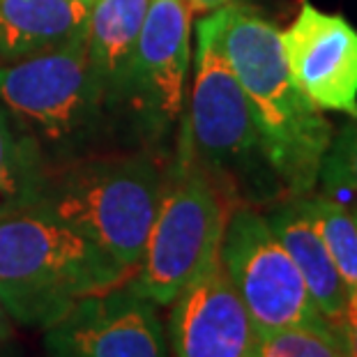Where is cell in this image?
Instances as JSON below:
<instances>
[{"mask_svg":"<svg viewBox=\"0 0 357 357\" xmlns=\"http://www.w3.org/2000/svg\"><path fill=\"white\" fill-rule=\"evenodd\" d=\"M205 17L252 106L272 173L293 196H307L321 176L334 132L291 79L279 30L238 0Z\"/></svg>","mask_w":357,"mask_h":357,"instance_id":"6da1fadb","label":"cell"},{"mask_svg":"<svg viewBox=\"0 0 357 357\" xmlns=\"http://www.w3.org/2000/svg\"><path fill=\"white\" fill-rule=\"evenodd\" d=\"M129 275L44 205L0 215V300L26 328H49L88 295Z\"/></svg>","mask_w":357,"mask_h":357,"instance_id":"7a4b0ae2","label":"cell"},{"mask_svg":"<svg viewBox=\"0 0 357 357\" xmlns=\"http://www.w3.org/2000/svg\"><path fill=\"white\" fill-rule=\"evenodd\" d=\"M164 171L148 155L72 159L49 169L40 205L104 249L129 277L155 222Z\"/></svg>","mask_w":357,"mask_h":357,"instance_id":"3957f363","label":"cell"},{"mask_svg":"<svg viewBox=\"0 0 357 357\" xmlns=\"http://www.w3.org/2000/svg\"><path fill=\"white\" fill-rule=\"evenodd\" d=\"M226 205L215 178L180 132L176 157L164 171L155 222L150 226L134 284L157 307H169L182 288L219 256Z\"/></svg>","mask_w":357,"mask_h":357,"instance_id":"277c9868","label":"cell"},{"mask_svg":"<svg viewBox=\"0 0 357 357\" xmlns=\"http://www.w3.org/2000/svg\"><path fill=\"white\" fill-rule=\"evenodd\" d=\"M0 106L47 150L74 155L109 109L86 33L49 51L0 65Z\"/></svg>","mask_w":357,"mask_h":357,"instance_id":"5b68a950","label":"cell"},{"mask_svg":"<svg viewBox=\"0 0 357 357\" xmlns=\"http://www.w3.org/2000/svg\"><path fill=\"white\" fill-rule=\"evenodd\" d=\"M196 35L194 83L187 113L182 116V132L219 185V180L245 176L258 162L268 164V159L252 106L205 14L196 26Z\"/></svg>","mask_w":357,"mask_h":357,"instance_id":"8992f818","label":"cell"},{"mask_svg":"<svg viewBox=\"0 0 357 357\" xmlns=\"http://www.w3.org/2000/svg\"><path fill=\"white\" fill-rule=\"evenodd\" d=\"M219 258L258 332L325 321L293 258L261 212L252 208L231 212Z\"/></svg>","mask_w":357,"mask_h":357,"instance_id":"52a82bcc","label":"cell"},{"mask_svg":"<svg viewBox=\"0 0 357 357\" xmlns=\"http://www.w3.org/2000/svg\"><path fill=\"white\" fill-rule=\"evenodd\" d=\"M47 357H171L157 305L132 277L77 302L44 328Z\"/></svg>","mask_w":357,"mask_h":357,"instance_id":"ba28073f","label":"cell"},{"mask_svg":"<svg viewBox=\"0 0 357 357\" xmlns=\"http://www.w3.org/2000/svg\"><path fill=\"white\" fill-rule=\"evenodd\" d=\"M192 14L187 0H150L143 19L125 104L155 132H166L185 111Z\"/></svg>","mask_w":357,"mask_h":357,"instance_id":"9c48e42d","label":"cell"},{"mask_svg":"<svg viewBox=\"0 0 357 357\" xmlns=\"http://www.w3.org/2000/svg\"><path fill=\"white\" fill-rule=\"evenodd\" d=\"M279 37L286 67L302 95L321 111L357 118V30L339 14L302 3Z\"/></svg>","mask_w":357,"mask_h":357,"instance_id":"30bf717a","label":"cell"},{"mask_svg":"<svg viewBox=\"0 0 357 357\" xmlns=\"http://www.w3.org/2000/svg\"><path fill=\"white\" fill-rule=\"evenodd\" d=\"M166 337L173 357H252L258 330L219 256L171 302Z\"/></svg>","mask_w":357,"mask_h":357,"instance_id":"8fae6325","label":"cell"},{"mask_svg":"<svg viewBox=\"0 0 357 357\" xmlns=\"http://www.w3.org/2000/svg\"><path fill=\"white\" fill-rule=\"evenodd\" d=\"M93 0H0V65L86 33Z\"/></svg>","mask_w":357,"mask_h":357,"instance_id":"7c38bea8","label":"cell"},{"mask_svg":"<svg viewBox=\"0 0 357 357\" xmlns=\"http://www.w3.org/2000/svg\"><path fill=\"white\" fill-rule=\"evenodd\" d=\"M272 231L284 245L295 268L300 270L307 284L311 300L316 302L321 316L341 332V321L346 314L348 288L341 279L337 265L325 249L321 235L307 217L300 199H295L279 208L268 217Z\"/></svg>","mask_w":357,"mask_h":357,"instance_id":"4fadbf2b","label":"cell"},{"mask_svg":"<svg viewBox=\"0 0 357 357\" xmlns=\"http://www.w3.org/2000/svg\"><path fill=\"white\" fill-rule=\"evenodd\" d=\"M150 0H93L86 24L90 58L100 72L106 100L125 102L132 58Z\"/></svg>","mask_w":357,"mask_h":357,"instance_id":"5bb4252c","label":"cell"},{"mask_svg":"<svg viewBox=\"0 0 357 357\" xmlns=\"http://www.w3.org/2000/svg\"><path fill=\"white\" fill-rule=\"evenodd\" d=\"M47 176L42 146L0 106V215L40 201Z\"/></svg>","mask_w":357,"mask_h":357,"instance_id":"9a60e30c","label":"cell"},{"mask_svg":"<svg viewBox=\"0 0 357 357\" xmlns=\"http://www.w3.org/2000/svg\"><path fill=\"white\" fill-rule=\"evenodd\" d=\"M348 291L357 288V224L334 196H298Z\"/></svg>","mask_w":357,"mask_h":357,"instance_id":"2e32d148","label":"cell"},{"mask_svg":"<svg viewBox=\"0 0 357 357\" xmlns=\"http://www.w3.org/2000/svg\"><path fill=\"white\" fill-rule=\"evenodd\" d=\"M252 357H346L341 332L323 323L258 332Z\"/></svg>","mask_w":357,"mask_h":357,"instance_id":"e0dca14e","label":"cell"},{"mask_svg":"<svg viewBox=\"0 0 357 357\" xmlns=\"http://www.w3.org/2000/svg\"><path fill=\"white\" fill-rule=\"evenodd\" d=\"M318 178H323L325 194H334L337 189L357 194V118L332 139Z\"/></svg>","mask_w":357,"mask_h":357,"instance_id":"ac0fdd59","label":"cell"},{"mask_svg":"<svg viewBox=\"0 0 357 357\" xmlns=\"http://www.w3.org/2000/svg\"><path fill=\"white\" fill-rule=\"evenodd\" d=\"M341 337H344L346 357H357V288L348 291L346 314L341 321Z\"/></svg>","mask_w":357,"mask_h":357,"instance_id":"d6986e66","label":"cell"},{"mask_svg":"<svg viewBox=\"0 0 357 357\" xmlns=\"http://www.w3.org/2000/svg\"><path fill=\"white\" fill-rule=\"evenodd\" d=\"M189 7H192V12L196 14H208L212 10H219V7L233 3V0H187Z\"/></svg>","mask_w":357,"mask_h":357,"instance_id":"ffe728a7","label":"cell"},{"mask_svg":"<svg viewBox=\"0 0 357 357\" xmlns=\"http://www.w3.org/2000/svg\"><path fill=\"white\" fill-rule=\"evenodd\" d=\"M10 314L5 311V305L3 300H0V348H3V344L7 339H10Z\"/></svg>","mask_w":357,"mask_h":357,"instance_id":"44dd1931","label":"cell"},{"mask_svg":"<svg viewBox=\"0 0 357 357\" xmlns=\"http://www.w3.org/2000/svg\"><path fill=\"white\" fill-rule=\"evenodd\" d=\"M353 219H355V224H357V212H355V215H353Z\"/></svg>","mask_w":357,"mask_h":357,"instance_id":"7402d4cb","label":"cell"}]
</instances>
